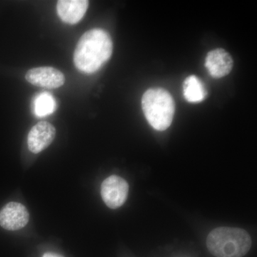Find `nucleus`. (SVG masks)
Segmentation results:
<instances>
[{"label":"nucleus","instance_id":"nucleus-12","mask_svg":"<svg viewBox=\"0 0 257 257\" xmlns=\"http://www.w3.org/2000/svg\"><path fill=\"white\" fill-rule=\"evenodd\" d=\"M42 257H64L62 255L55 252H47Z\"/></svg>","mask_w":257,"mask_h":257},{"label":"nucleus","instance_id":"nucleus-11","mask_svg":"<svg viewBox=\"0 0 257 257\" xmlns=\"http://www.w3.org/2000/svg\"><path fill=\"white\" fill-rule=\"evenodd\" d=\"M34 111L37 116H47L55 111L57 104L54 96L50 93L44 92L37 95L34 101Z\"/></svg>","mask_w":257,"mask_h":257},{"label":"nucleus","instance_id":"nucleus-7","mask_svg":"<svg viewBox=\"0 0 257 257\" xmlns=\"http://www.w3.org/2000/svg\"><path fill=\"white\" fill-rule=\"evenodd\" d=\"M56 136V128L50 123L41 121L33 126L29 133V150L34 154L43 151L53 143Z\"/></svg>","mask_w":257,"mask_h":257},{"label":"nucleus","instance_id":"nucleus-3","mask_svg":"<svg viewBox=\"0 0 257 257\" xmlns=\"http://www.w3.org/2000/svg\"><path fill=\"white\" fill-rule=\"evenodd\" d=\"M142 106L149 124L157 131L170 127L175 112V103L172 95L162 88H152L145 92Z\"/></svg>","mask_w":257,"mask_h":257},{"label":"nucleus","instance_id":"nucleus-8","mask_svg":"<svg viewBox=\"0 0 257 257\" xmlns=\"http://www.w3.org/2000/svg\"><path fill=\"white\" fill-rule=\"evenodd\" d=\"M205 67L211 77L221 78L227 75L233 67V60L226 51L216 49L209 52L205 59Z\"/></svg>","mask_w":257,"mask_h":257},{"label":"nucleus","instance_id":"nucleus-10","mask_svg":"<svg viewBox=\"0 0 257 257\" xmlns=\"http://www.w3.org/2000/svg\"><path fill=\"white\" fill-rule=\"evenodd\" d=\"M183 93L186 100L191 103L200 102L207 96V92L202 81L194 75L189 76L184 80Z\"/></svg>","mask_w":257,"mask_h":257},{"label":"nucleus","instance_id":"nucleus-4","mask_svg":"<svg viewBox=\"0 0 257 257\" xmlns=\"http://www.w3.org/2000/svg\"><path fill=\"white\" fill-rule=\"evenodd\" d=\"M128 193L127 182L118 176L111 175L104 179L101 184V198L110 209H117L122 206L127 199Z\"/></svg>","mask_w":257,"mask_h":257},{"label":"nucleus","instance_id":"nucleus-1","mask_svg":"<svg viewBox=\"0 0 257 257\" xmlns=\"http://www.w3.org/2000/svg\"><path fill=\"white\" fill-rule=\"evenodd\" d=\"M112 52L109 33L101 29H92L79 39L74 50V65L82 73H94L108 62Z\"/></svg>","mask_w":257,"mask_h":257},{"label":"nucleus","instance_id":"nucleus-6","mask_svg":"<svg viewBox=\"0 0 257 257\" xmlns=\"http://www.w3.org/2000/svg\"><path fill=\"white\" fill-rule=\"evenodd\" d=\"M30 220L28 209L21 203L10 202L0 211V226L9 231L25 227Z\"/></svg>","mask_w":257,"mask_h":257},{"label":"nucleus","instance_id":"nucleus-9","mask_svg":"<svg viewBox=\"0 0 257 257\" xmlns=\"http://www.w3.org/2000/svg\"><path fill=\"white\" fill-rule=\"evenodd\" d=\"M88 6L87 0H60L57 5V13L64 23L75 25L84 16Z\"/></svg>","mask_w":257,"mask_h":257},{"label":"nucleus","instance_id":"nucleus-2","mask_svg":"<svg viewBox=\"0 0 257 257\" xmlns=\"http://www.w3.org/2000/svg\"><path fill=\"white\" fill-rule=\"evenodd\" d=\"M207 246L216 257H242L249 251L251 239L244 229L224 226L209 233Z\"/></svg>","mask_w":257,"mask_h":257},{"label":"nucleus","instance_id":"nucleus-5","mask_svg":"<svg viewBox=\"0 0 257 257\" xmlns=\"http://www.w3.org/2000/svg\"><path fill=\"white\" fill-rule=\"evenodd\" d=\"M25 79L32 85L46 89H57L62 87L65 82L63 73L51 67L30 69L25 75Z\"/></svg>","mask_w":257,"mask_h":257}]
</instances>
